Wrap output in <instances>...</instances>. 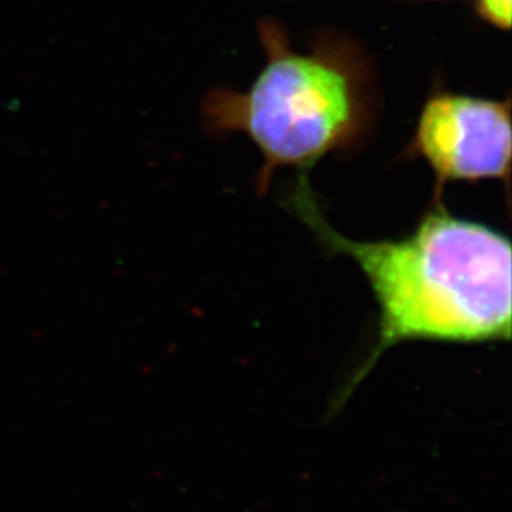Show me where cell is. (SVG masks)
<instances>
[{"label":"cell","instance_id":"6da1fadb","mask_svg":"<svg viewBox=\"0 0 512 512\" xmlns=\"http://www.w3.org/2000/svg\"><path fill=\"white\" fill-rule=\"evenodd\" d=\"M284 208L325 249L357 262L377 300V340L343 398L400 343L511 340V241L496 229L458 218L435 199L408 236L352 241L325 219L309 171L297 173L284 194Z\"/></svg>","mask_w":512,"mask_h":512},{"label":"cell","instance_id":"3957f363","mask_svg":"<svg viewBox=\"0 0 512 512\" xmlns=\"http://www.w3.org/2000/svg\"><path fill=\"white\" fill-rule=\"evenodd\" d=\"M511 103L448 90L431 93L421 108L408 155L436 176L435 199L448 183H478L511 174Z\"/></svg>","mask_w":512,"mask_h":512},{"label":"cell","instance_id":"277c9868","mask_svg":"<svg viewBox=\"0 0 512 512\" xmlns=\"http://www.w3.org/2000/svg\"><path fill=\"white\" fill-rule=\"evenodd\" d=\"M476 14L499 30L511 27V0H473Z\"/></svg>","mask_w":512,"mask_h":512},{"label":"cell","instance_id":"7a4b0ae2","mask_svg":"<svg viewBox=\"0 0 512 512\" xmlns=\"http://www.w3.org/2000/svg\"><path fill=\"white\" fill-rule=\"evenodd\" d=\"M267 62L246 92L216 88L203 118L211 131H241L264 156L257 189L264 193L282 166L309 171L330 153L352 151L377 120V82L353 40L325 35L295 52L276 20L259 22Z\"/></svg>","mask_w":512,"mask_h":512}]
</instances>
